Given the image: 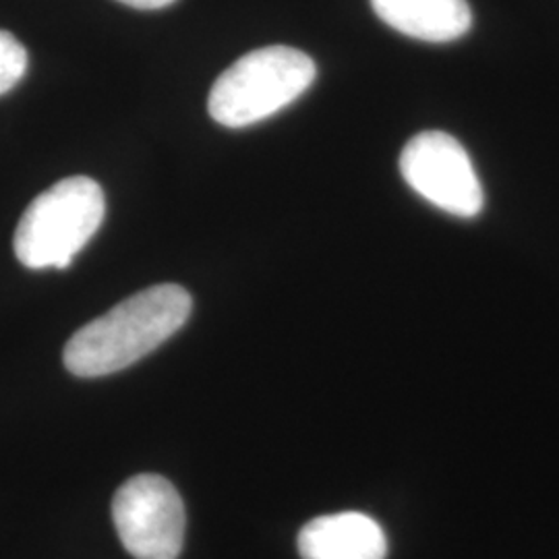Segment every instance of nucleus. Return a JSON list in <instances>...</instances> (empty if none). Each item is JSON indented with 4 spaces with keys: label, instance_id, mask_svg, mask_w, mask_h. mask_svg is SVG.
Segmentation results:
<instances>
[{
    "label": "nucleus",
    "instance_id": "20e7f679",
    "mask_svg": "<svg viewBox=\"0 0 559 559\" xmlns=\"http://www.w3.org/2000/svg\"><path fill=\"white\" fill-rule=\"evenodd\" d=\"M400 173L423 200L459 218L483 212L485 193L471 156L456 138L425 131L408 141L400 154Z\"/></svg>",
    "mask_w": 559,
    "mask_h": 559
},
{
    "label": "nucleus",
    "instance_id": "6e6552de",
    "mask_svg": "<svg viewBox=\"0 0 559 559\" xmlns=\"http://www.w3.org/2000/svg\"><path fill=\"white\" fill-rule=\"evenodd\" d=\"M27 71V50L13 34L0 29V96L11 92Z\"/></svg>",
    "mask_w": 559,
    "mask_h": 559
},
{
    "label": "nucleus",
    "instance_id": "423d86ee",
    "mask_svg": "<svg viewBox=\"0 0 559 559\" xmlns=\"http://www.w3.org/2000/svg\"><path fill=\"white\" fill-rule=\"evenodd\" d=\"M302 559H385L380 524L360 512H340L307 522L299 533Z\"/></svg>",
    "mask_w": 559,
    "mask_h": 559
},
{
    "label": "nucleus",
    "instance_id": "f257e3e1",
    "mask_svg": "<svg viewBox=\"0 0 559 559\" xmlns=\"http://www.w3.org/2000/svg\"><path fill=\"white\" fill-rule=\"evenodd\" d=\"M191 309L193 299L182 286L145 288L75 332L62 353L64 367L78 378L122 371L175 336Z\"/></svg>",
    "mask_w": 559,
    "mask_h": 559
},
{
    "label": "nucleus",
    "instance_id": "7ed1b4c3",
    "mask_svg": "<svg viewBox=\"0 0 559 559\" xmlns=\"http://www.w3.org/2000/svg\"><path fill=\"white\" fill-rule=\"evenodd\" d=\"M104 214L106 200L96 180H59L23 212L13 240L15 255L29 270H64L98 233Z\"/></svg>",
    "mask_w": 559,
    "mask_h": 559
},
{
    "label": "nucleus",
    "instance_id": "39448f33",
    "mask_svg": "<svg viewBox=\"0 0 559 559\" xmlns=\"http://www.w3.org/2000/svg\"><path fill=\"white\" fill-rule=\"evenodd\" d=\"M112 520L122 547L135 559H177L185 540V506L160 475L127 480L112 500Z\"/></svg>",
    "mask_w": 559,
    "mask_h": 559
},
{
    "label": "nucleus",
    "instance_id": "1a4fd4ad",
    "mask_svg": "<svg viewBox=\"0 0 559 559\" xmlns=\"http://www.w3.org/2000/svg\"><path fill=\"white\" fill-rule=\"evenodd\" d=\"M127 7H133V9H143V11H154V9H164L177 0H119Z\"/></svg>",
    "mask_w": 559,
    "mask_h": 559
},
{
    "label": "nucleus",
    "instance_id": "0eeeda50",
    "mask_svg": "<svg viewBox=\"0 0 559 559\" xmlns=\"http://www.w3.org/2000/svg\"><path fill=\"white\" fill-rule=\"evenodd\" d=\"M371 7L385 25L420 41L459 40L473 25L466 0H371Z\"/></svg>",
    "mask_w": 559,
    "mask_h": 559
},
{
    "label": "nucleus",
    "instance_id": "f03ea898",
    "mask_svg": "<svg viewBox=\"0 0 559 559\" xmlns=\"http://www.w3.org/2000/svg\"><path fill=\"white\" fill-rule=\"evenodd\" d=\"M313 59L290 46H267L240 57L214 83L207 110L218 124L240 129L274 117L313 85Z\"/></svg>",
    "mask_w": 559,
    "mask_h": 559
}]
</instances>
